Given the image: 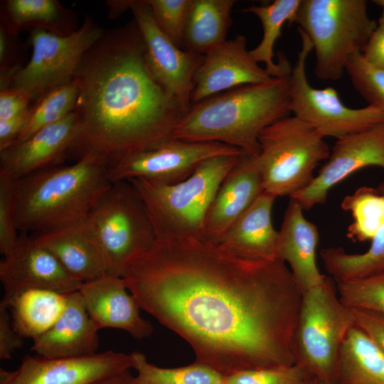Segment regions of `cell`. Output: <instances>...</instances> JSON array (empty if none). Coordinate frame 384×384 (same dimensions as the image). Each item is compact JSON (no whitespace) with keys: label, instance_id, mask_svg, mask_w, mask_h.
Returning a JSON list of instances; mask_svg holds the SVG:
<instances>
[{"label":"cell","instance_id":"1","mask_svg":"<svg viewBox=\"0 0 384 384\" xmlns=\"http://www.w3.org/2000/svg\"><path fill=\"white\" fill-rule=\"evenodd\" d=\"M141 309L225 377L296 363L303 292L286 263L195 239L156 240L122 277Z\"/></svg>","mask_w":384,"mask_h":384},{"label":"cell","instance_id":"2","mask_svg":"<svg viewBox=\"0 0 384 384\" xmlns=\"http://www.w3.org/2000/svg\"><path fill=\"white\" fill-rule=\"evenodd\" d=\"M77 129L66 157L95 158L110 169L174 139L186 113L154 78L134 19L105 31L75 76Z\"/></svg>","mask_w":384,"mask_h":384},{"label":"cell","instance_id":"3","mask_svg":"<svg viewBox=\"0 0 384 384\" xmlns=\"http://www.w3.org/2000/svg\"><path fill=\"white\" fill-rule=\"evenodd\" d=\"M289 75L239 86L192 105L174 139L223 143L257 156L261 132L291 112Z\"/></svg>","mask_w":384,"mask_h":384},{"label":"cell","instance_id":"4","mask_svg":"<svg viewBox=\"0 0 384 384\" xmlns=\"http://www.w3.org/2000/svg\"><path fill=\"white\" fill-rule=\"evenodd\" d=\"M112 183L108 166L90 156L18 179L17 228L38 235L82 223Z\"/></svg>","mask_w":384,"mask_h":384},{"label":"cell","instance_id":"5","mask_svg":"<svg viewBox=\"0 0 384 384\" xmlns=\"http://www.w3.org/2000/svg\"><path fill=\"white\" fill-rule=\"evenodd\" d=\"M245 154L220 155L202 161L186 179L171 185L129 181L142 198L156 240H202L207 210L223 179Z\"/></svg>","mask_w":384,"mask_h":384},{"label":"cell","instance_id":"6","mask_svg":"<svg viewBox=\"0 0 384 384\" xmlns=\"http://www.w3.org/2000/svg\"><path fill=\"white\" fill-rule=\"evenodd\" d=\"M293 23L311 43L316 77L338 80L350 58L362 53L377 21L369 17L366 0H302Z\"/></svg>","mask_w":384,"mask_h":384},{"label":"cell","instance_id":"7","mask_svg":"<svg viewBox=\"0 0 384 384\" xmlns=\"http://www.w3.org/2000/svg\"><path fill=\"white\" fill-rule=\"evenodd\" d=\"M85 223L109 275L122 277L156 240L145 206L127 181L112 183L90 212Z\"/></svg>","mask_w":384,"mask_h":384},{"label":"cell","instance_id":"8","mask_svg":"<svg viewBox=\"0 0 384 384\" xmlns=\"http://www.w3.org/2000/svg\"><path fill=\"white\" fill-rule=\"evenodd\" d=\"M256 161L264 191L291 198L309 185L318 165L329 157L328 144L312 127L287 116L263 129Z\"/></svg>","mask_w":384,"mask_h":384},{"label":"cell","instance_id":"9","mask_svg":"<svg viewBox=\"0 0 384 384\" xmlns=\"http://www.w3.org/2000/svg\"><path fill=\"white\" fill-rule=\"evenodd\" d=\"M351 308L340 299L333 279L302 294L294 336L296 363L314 378L334 381L342 345L355 326Z\"/></svg>","mask_w":384,"mask_h":384},{"label":"cell","instance_id":"10","mask_svg":"<svg viewBox=\"0 0 384 384\" xmlns=\"http://www.w3.org/2000/svg\"><path fill=\"white\" fill-rule=\"evenodd\" d=\"M104 31L90 16L68 36L43 29L31 31L28 43L32 48L31 57L13 77L9 87L25 90L35 104L74 80L84 55Z\"/></svg>","mask_w":384,"mask_h":384},{"label":"cell","instance_id":"11","mask_svg":"<svg viewBox=\"0 0 384 384\" xmlns=\"http://www.w3.org/2000/svg\"><path fill=\"white\" fill-rule=\"evenodd\" d=\"M302 40L297 59L289 75L290 110L324 138L341 137L368 130L384 122V110L372 105L351 108L333 87L316 88L306 76L307 58L313 50L309 38L298 29Z\"/></svg>","mask_w":384,"mask_h":384},{"label":"cell","instance_id":"12","mask_svg":"<svg viewBox=\"0 0 384 384\" xmlns=\"http://www.w3.org/2000/svg\"><path fill=\"white\" fill-rule=\"evenodd\" d=\"M240 154H245L223 143L173 139L158 147L124 157L109 169V175L112 182L142 179L171 185L188 178L208 159Z\"/></svg>","mask_w":384,"mask_h":384},{"label":"cell","instance_id":"13","mask_svg":"<svg viewBox=\"0 0 384 384\" xmlns=\"http://www.w3.org/2000/svg\"><path fill=\"white\" fill-rule=\"evenodd\" d=\"M129 9L144 41L150 73L187 112L192 105L193 78L204 55L176 46L159 28L147 0H130Z\"/></svg>","mask_w":384,"mask_h":384},{"label":"cell","instance_id":"14","mask_svg":"<svg viewBox=\"0 0 384 384\" xmlns=\"http://www.w3.org/2000/svg\"><path fill=\"white\" fill-rule=\"evenodd\" d=\"M368 166L384 169V122L338 139L329 157L308 186L290 198L304 210L324 203L330 190L357 171Z\"/></svg>","mask_w":384,"mask_h":384},{"label":"cell","instance_id":"15","mask_svg":"<svg viewBox=\"0 0 384 384\" xmlns=\"http://www.w3.org/2000/svg\"><path fill=\"white\" fill-rule=\"evenodd\" d=\"M130 368L131 354L111 350L73 358L26 356L16 370L1 368L0 384H92Z\"/></svg>","mask_w":384,"mask_h":384},{"label":"cell","instance_id":"16","mask_svg":"<svg viewBox=\"0 0 384 384\" xmlns=\"http://www.w3.org/2000/svg\"><path fill=\"white\" fill-rule=\"evenodd\" d=\"M0 280L4 291L1 302L4 304L30 289L69 294L78 291L82 285L48 250L24 232L19 234L11 254L1 260Z\"/></svg>","mask_w":384,"mask_h":384},{"label":"cell","instance_id":"17","mask_svg":"<svg viewBox=\"0 0 384 384\" xmlns=\"http://www.w3.org/2000/svg\"><path fill=\"white\" fill-rule=\"evenodd\" d=\"M246 45V37L238 35L204 55L193 78L192 105L239 86L263 83L274 78L253 59Z\"/></svg>","mask_w":384,"mask_h":384},{"label":"cell","instance_id":"18","mask_svg":"<svg viewBox=\"0 0 384 384\" xmlns=\"http://www.w3.org/2000/svg\"><path fill=\"white\" fill-rule=\"evenodd\" d=\"M263 191L256 156L243 155L223 179L207 210L202 240L218 245Z\"/></svg>","mask_w":384,"mask_h":384},{"label":"cell","instance_id":"19","mask_svg":"<svg viewBox=\"0 0 384 384\" xmlns=\"http://www.w3.org/2000/svg\"><path fill=\"white\" fill-rule=\"evenodd\" d=\"M127 290L122 277L105 274L82 283L78 291L89 315L100 329L114 328L136 338L148 337L153 326L141 316L139 304Z\"/></svg>","mask_w":384,"mask_h":384},{"label":"cell","instance_id":"20","mask_svg":"<svg viewBox=\"0 0 384 384\" xmlns=\"http://www.w3.org/2000/svg\"><path fill=\"white\" fill-rule=\"evenodd\" d=\"M77 129L72 112L60 121L46 127L23 142L0 151V171L18 180L56 166L66 158Z\"/></svg>","mask_w":384,"mask_h":384},{"label":"cell","instance_id":"21","mask_svg":"<svg viewBox=\"0 0 384 384\" xmlns=\"http://www.w3.org/2000/svg\"><path fill=\"white\" fill-rule=\"evenodd\" d=\"M99 330L79 291L74 292L67 294L63 313L46 332L33 340L31 349L48 358L92 355L99 346Z\"/></svg>","mask_w":384,"mask_h":384},{"label":"cell","instance_id":"22","mask_svg":"<svg viewBox=\"0 0 384 384\" xmlns=\"http://www.w3.org/2000/svg\"><path fill=\"white\" fill-rule=\"evenodd\" d=\"M303 208L290 198L278 231L277 259L284 262L304 293L320 284L325 275L316 264L319 234L304 215Z\"/></svg>","mask_w":384,"mask_h":384},{"label":"cell","instance_id":"23","mask_svg":"<svg viewBox=\"0 0 384 384\" xmlns=\"http://www.w3.org/2000/svg\"><path fill=\"white\" fill-rule=\"evenodd\" d=\"M275 198L263 191L235 222L218 246L230 255L243 260H277L278 231L272 220Z\"/></svg>","mask_w":384,"mask_h":384},{"label":"cell","instance_id":"24","mask_svg":"<svg viewBox=\"0 0 384 384\" xmlns=\"http://www.w3.org/2000/svg\"><path fill=\"white\" fill-rule=\"evenodd\" d=\"M32 238L79 282L92 281L106 274L101 252L85 221Z\"/></svg>","mask_w":384,"mask_h":384},{"label":"cell","instance_id":"25","mask_svg":"<svg viewBox=\"0 0 384 384\" xmlns=\"http://www.w3.org/2000/svg\"><path fill=\"white\" fill-rule=\"evenodd\" d=\"M235 0H191L183 33V49L206 55L226 41Z\"/></svg>","mask_w":384,"mask_h":384},{"label":"cell","instance_id":"26","mask_svg":"<svg viewBox=\"0 0 384 384\" xmlns=\"http://www.w3.org/2000/svg\"><path fill=\"white\" fill-rule=\"evenodd\" d=\"M334 383L384 384V353L356 325L341 348Z\"/></svg>","mask_w":384,"mask_h":384},{"label":"cell","instance_id":"27","mask_svg":"<svg viewBox=\"0 0 384 384\" xmlns=\"http://www.w3.org/2000/svg\"><path fill=\"white\" fill-rule=\"evenodd\" d=\"M1 4V20L18 33L43 29L68 36L79 28L75 13L56 0H7Z\"/></svg>","mask_w":384,"mask_h":384},{"label":"cell","instance_id":"28","mask_svg":"<svg viewBox=\"0 0 384 384\" xmlns=\"http://www.w3.org/2000/svg\"><path fill=\"white\" fill-rule=\"evenodd\" d=\"M66 295L46 289L21 292L5 304L11 311L13 328L22 338L33 340L42 335L63 313Z\"/></svg>","mask_w":384,"mask_h":384},{"label":"cell","instance_id":"29","mask_svg":"<svg viewBox=\"0 0 384 384\" xmlns=\"http://www.w3.org/2000/svg\"><path fill=\"white\" fill-rule=\"evenodd\" d=\"M302 0H275L264 6H251L242 9L245 13L255 15L262 26V38L259 44L250 50L253 59L265 64V69L272 77L289 75L292 68L283 54L274 63V47L282 36L284 25H292Z\"/></svg>","mask_w":384,"mask_h":384},{"label":"cell","instance_id":"30","mask_svg":"<svg viewBox=\"0 0 384 384\" xmlns=\"http://www.w3.org/2000/svg\"><path fill=\"white\" fill-rule=\"evenodd\" d=\"M378 190L384 194V181ZM326 271L337 282L365 277L384 270V224L363 253H348L342 247H327L321 251Z\"/></svg>","mask_w":384,"mask_h":384},{"label":"cell","instance_id":"31","mask_svg":"<svg viewBox=\"0 0 384 384\" xmlns=\"http://www.w3.org/2000/svg\"><path fill=\"white\" fill-rule=\"evenodd\" d=\"M131 357L139 384H225L224 375L196 361L183 367L161 368L149 363L141 352L134 351Z\"/></svg>","mask_w":384,"mask_h":384},{"label":"cell","instance_id":"32","mask_svg":"<svg viewBox=\"0 0 384 384\" xmlns=\"http://www.w3.org/2000/svg\"><path fill=\"white\" fill-rule=\"evenodd\" d=\"M341 208L352 215L353 221L348 228L347 237L354 241H370L384 224V194L378 188H358L345 196Z\"/></svg>","mask_w":384,"mask_h":384},{"label":"cell","instance_id":"33","mask_svg":"<svg viewBox=\"0 0 384 384\" xmlns=\"http://www.w3.org/2000/svg\"><path fill=\"white\" fill-rule=\"evenodd\" d=\"M77 96L78 86L74 80L43 96L31 106L26 122L14 144L25 141L38 130L67 117L75 109Z\"/></svg>","mask_w":384,"mask_h":384},{"label":"cell","instance_id":"34","mask_svg":"<svg viewBox=\"0 0 384 384\" xmlns=\"http://www.w3.org/2000/svg\"><path fill=\"white\" fill-rule=\"evenodd\" d=\"M336 284L341 301L348 307L384 315V270Z\"/></svg>","mask_w":384,"mask_h":384},{"label":"cell","instance_id":"35","mask_svg":"<svg viewBox=\"0 0 384 384\" xmlns=\"http://www.w3.org/2000/svg\"><path fill=\"white\" fill-rule=\"evenodd\" d=\"M346 72L358 94L368 105L384 110V70L369 64L361 53L349 60Z\"/></svg>","mask_w":384,"mask_h":384},{"label":"cell","instance_id":"36","mask_svg":"<svg viewBox=\"0 0 384 384\" xmlns=\"http://www.w3.org/2000/svg\"><path fill=\"white\" fill-rule=\"evenodd\" d=\"M16 226V179L0 171V252L11 254L18 238Z\"/></svg>","mask_w":384,"mask_h":384},{"label":"cell","instance_id":"37","mask_svg":"<svg viewBox=\"0 0 384 384\" xmlns=\"http://www.w3.org/2000/svg\"><path fill=\"white\" fill-rule=\"evenodd\" d=\"M312 376L300 364L240 371L225 377V384H307Z\"/></svg>","mask_w":384,"mask_h":384},{"label":"cell","instance_id":"38","mask_svg":"<svg viewBox=\"0 0 384 384\" xmlns=\"http://www.w3.org/2000/svg\"><path fill=\"white\" fill-rule=\"evenodd\" d=\"M161 31L183 49V33L191 0H147Z\"/></svg>","mask_w":384,"mask_h":384},{"label":"cell","instance_id":"39","mask_svg":"<svg viewBox=\"0 0 384 384\" xmlns=\"http://www.w3.org/2000/svg\"><path fill=\"white\" fill-rule=\"evenodd\" d=\"M19 33L0 21V87H9L13 77L24 66L26 48Z\"/></svg>","mask_w":384,"mask_h":384},{"label":"cell","instance_id":"40","mask_svg":"<svg viewBox=\"0 0 384 384\" xmlns=\"http://www.w3.org/2000/svg\"><path fill=\"white\" fill-rule=\"evenodd\" d=\"M33 105L23 89L9 87L0 90V119H8L26 112Z\"/></svg>","mask_w":384,"mask_h":384},{"label":"cell","instance_id":"41","mask_svg":"<svg viewBox=\"0 0 384 384\" xmlns=\"http://www.w3.org/2000/svg\"><path fill=\"white\" fill-rule=\"evenodd\" d=\"M23 338L14 330L9 308L0 303V358L10 359L16 350L23 345Z\"/></svg>","mask_w":384,"mask_h":384},{"label":"cell","instance_id":"42","mask_svg":"<svg viewBox=\"0 0 384 384\" xmlns=\"http://www.w3.org/2000/svg\"><path fill=\"white\" fill-rule=\"evenodd\" d=\"M351 309L356 326L363 331L384 353V315L364 309Z\"/></svg>","mask_w":384,"mask_h":384},{"label":"cell","instance_id":"43","mask_svg":"<svg viewBox=\"0 0 384 384\" xmlns=\"http://www.w3.org/2000/svg\"><path fill=\"white\" fill-rule=\"evenodd\" d=\"M361 53L369 64L384 70V9Z\"/></svg>","mask_w":384,"mask_h":384},{"label":"cell","instance_id":"44","mask_svg":"<svg viewBox=\"0 0 384 384\" xmlns=\"http://www.w3.org/2000/svg\"><path fill=\"white\" fill-rule=\"evenodd\" d=\"M29 111L11 119H0V151L10 147L16 141L26 122Z\"/></svg>","mask_w":384,"mask_h":384},{"label":"cell","instance_id":"45","mask_svg":"<svg viewBox=\"0 0 384 384\" xmlns=\"http://www.w3.org/2000/svg\"><path fill=\"white\" fill-rule=\"evenodd\" d=\"M129 370L110 375L92 384H139Z\"/></svg>","mask_w":384,"mask_h":384},{"label":"cell","instance_id":"46","mask_svg":"<svg viewBox=\"0 0 384 384\" xmlns=\"http://www.w3.org/2000/svg\"><path fill=\"white\" fill-rule=\"evenodd\" d=\"M129 1L130 0L107 1V4L109 7V15L110 18L117 17L128 9H129Z\"/></svg>","mask_w":384,"mask_h":384},{"label":"cell","instance_id":"47","mask_svg":"<svg viewBox=\"0 0 384 384\" xmlns=\"http://www.w3.org/2000/svg\"><path fill=\"white\" fill-rule=\"evenodd\" d=\"M307 384H334V383L320 380L319 379H316L312 377Z\"/></svg>","mask_w":384,"mask_h":384},{"label":"cell","instance_id":"48","mask_svg":"<svg viewBox=\"0 0 384 384\" xmlns=\"http://www.w3.org/2000/svg\"><path fill=\"white\" fill-rule=\"evenodd\" d=\"M373 2L384 9V0H375Z\"/></svg>","mask_w":384,"mask_h":384}]
</instances>
